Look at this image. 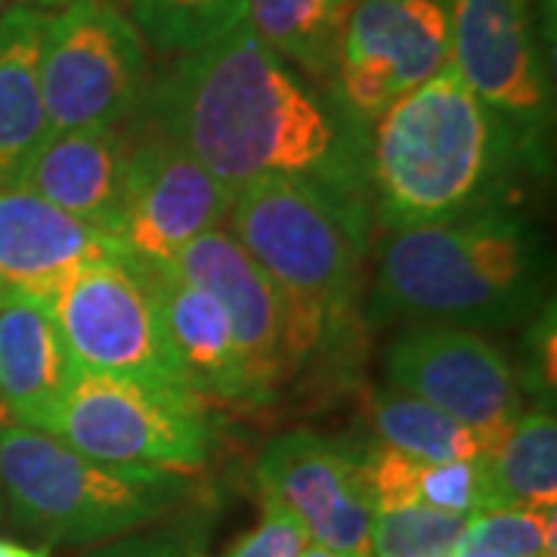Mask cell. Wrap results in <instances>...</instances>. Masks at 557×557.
Instances as JSON below:
<instances>
[{"instance_id":"1","label":"cell","mask_w":557,"mask_h":557,"mask_svg":"<svg viewBox=\"0 0 557 557\" xmlns=\"http://www.w3.org/2000/svg\"><path fill=\"white\" fill-rule=\"evenodd\" d=\"M137 112L233 193L255 180H295L372 214L369 127L245 22L180 57Z\"/></svg>"},{"instance_id":"2","label":"cell","mask_w":557,"mask_h":557,"mask_svg":"<svg viewBox=\"0 0 557 557\" xmlns=\"http://www.w3.org/2000/svg\"><path fill=\"white\" fill-rule=\"evenodd\" d=\"M523 161L515 131L453 65L369 124V199L391 233L474 218L505 205Z\"/></svg>"},{"instance_id":"3","label":"cell","mask_w":557,"mask_h":557,"mask_svg":"<svg viewBox=\"0 0 557 557\" xmlns=\"http://www.w3.org/2000/svg\"><path fill=\"white\" fill-rule=\"evenodd\" d=\"M548 245L533 220L498 205L474 218L391 233L366 319L375 325L515 329L545 307Z\"/></svg>"},{"instance_id":"4","label":"cell","mask_w":557,"mask_h":557,"mask_svg":"<svg viewBox=\"0 0 557 557\" xmlns=\"http://www.w3.org/2000/svg\"><path fill=\"white\" fill-rule=\"evenodd\" d=\"M226 220L282 298L288 379L350 357L372 214L307 183L255 180L233 193Z\"/></svg>"},{"instance_id":"5","label":"cell","mask_w":557,"mask_h":557,"mask_svg":"<svg viewBox=\"0 0 557 557\" xmlns=\"http://www.w3.org/2000/svg\"><path fill=\"white\" fill-rule=\"evenodd\" d=\"M0 483L10 520L44 542H112L161 518L186 490L180 474L115 468L53 434L0 428Z\"/></svg>"},{"instance_id":"6","label":"cell","mask_w":557,"mask_h":557,"mask_svg":"<svg viewBox=\"0 0 557 557\" xmlns=\"http://www.w3.org/2000/svg\"><path fill=\"white\" fill-rule=\"evenodd\" d=\"M149 90L146 40L119 0H69L50 13L40 97L50 134L119 127Z\"/></svg>"},{"instance_id":"7","label":"cell","mask_w":557,"mask_h":557,"mask_svg":"<svg viewBox=\"0 0 557 557\" xmlns=\"http://www.w3.org/2000/svg\"><path fill=\"white\" fill-rule=\"evenodd\" d=\"M53 437L102 465L186 474L211 458L214 424L193 394L78 369Z\"/></svg>"},{"instance_id":"8","label":"cell","mask_w":557,"mask_h":557,"mask_svg":"<svg viewBox=\"0 0 557 557\" xmlns=\"http://www.w3.org/2000/svg\"><path fill=\"white\" fill-rule=\"evenodd\" d=\"M449 65L515 131L523 161L542 174L555 94L536 0H449Z\"/></svg>"},{"instance_id":"9","label":"cell","mask_w":557,"mask_h":557,"mask_svg":"<svg viewBox=\"0 0 557 557\" xmlns=\"http://www.w3.org/2000/svg\"><path fill=\"white\" fill-rule=\"evenodd\" d=\"M47 307L81 369L193 394L152 295L127 251L81 270Z\"/></svg>"},{"instance_id":"10","label":"cell","mask_w":557,"mask_h":557,"mask_svg":"<svg viewBox=\"0 0 557 557\" xmlns=\"http://www.w3.org/2000/svg\"><path fill=\"white\" fill-rule=\"evenodd\" d=\"M449 0H350L338 40L335 94L366 127L449 65Z\"/></svg>"},{"instance_id":"11","label":"cell","mask_w":557,"mask_h":557,"mask_svg":"<svg viewBox=\"0 0 557 557\" xmlns=\"http://www.w3.org/2000/svg\"><path fill=\"white\" fill-rule=\"evenodd\" d=\"M387 384L437 406L474 431L486 449L511 431L527 409L518 366L496 344L471 329L456 325H412L384 357Z\"/></svg>"},{"instance_id":"12","label":"cell","mask_w":557,"mask_h":557,"mask_svg":"<svg viewBox=\"0 0 557 557\" xmlns=\"http://www.w3.org/2000/svg\"><path fill=\"white\" fill-rule=\"evenodd\" d=\"M260 493L276 498L304 523L313 545L344 557H372V518L354 443L317 431H288L267 443L255 465Z\"/></svg>"},{"instance_id":"13","label":"cell","mask_w":557,"mask_h":557,"mask_svg":"<svg viewBox=\"0 0 557 557\" xmlns=\"http://www.w3.org/2000/svg\"><path fill=\"white\" fill-rule=\"evenodd\" d=\"M230 205L233 189L174 139L149 124L131 137L124 218L115 236L131 258L171 263L189 242L218 230Z\"/></svg>"},{"instance_id":"14","label":"cell","mask_w":557,"mask_h":557,"mask_svg":"<svg viewBox=\"0 0 557 557\" xmlns=\"http://www.w3.org/2000/svg\"><path fill=\"white\" fill-rule=\"evenodd\" d=\"M171 263L180 276L218 300L230 319L248 384V406L273 403L288 381L285 307L273 278L230 230L220 226L189 242Z\"/></svg>"},{"instance_id":"15","label":"cell","mask_w":557,"mask_h":557,"mask_svg":"<svg viewBox=\"0 0 557 557\" xmlns=\"http://www.w3.org/2000/svg\"><path fill=\"white\" fill-rule=\"evenodd\" d=\"M124 255L119 239L20 186H0V282L47 300L81 270Z\"/></svg>"},{"instance_id":"16","label":"cell","mask_w":557,"mask_h":557,"mask_svg":"<svg viewBox=\"0 0 557 557\" xmlns=\"http://www.w3.org/2000/svg\"><path fill=\"white\" fill-rule=\"evenodd\" d=\"M127 159L131 134L121 124L50 134L10 186L35 193L115 239L124 218Z\"/></svg>"},{"instance_id":"17","label":"cell","mask_w":557,"mask_h":557,"mask_svg":"<svg viewBox=\"0 0 557 557\" xmlns=\"http://www.w3.org/2000/svg\"><path fill=\"white\" fill-rule=\"evenodd\" d=\"M78 362L50 307L10 295L0 307V406L20 428L57 434L62 403L78 379Z\"/></svg>"},{"instance_id":"18","label":"cell","mask_w":557,"mask_h":557,"mask_svg":"<svg viewBox=\"0 0 557 557\" xmlns=\"http://www.w3.org/2000/svg\"><path fill=\"white\" fill-rule=\"evenodd\" d=\"M131 260L152 295L164 335L177 354L193 394L201 403L218 399V403L248 406V384L242 372L239 347L223 307L205 288L180 276L174 263Z\"/></svg>"},{"instance_id":"19","label":"cell","mask_w":557,"mask_h":557,"mask_svg":"<svg viewBox=\"0 0 557 557\" xmlns=\"http://www.w3.org/2000/svg\"><path fill=\"white\" fill-rule=\"evenodd\" d=\"M50 13L13 3L0 13V186H10L50 137L40 97V47Z\"/></svg>"},{"instance_id":"20","label":"cell","mask_w":557,"mask_h":557,"mask_svg":"<svg viewBox=\"0 0 557 557\" xmlns=\"http://www.w3.org/2000/svg\"><path fill=\"white\" fill-rule=\"evenodd\" d=\"M359 471L375 508L387 505H424L449 515L486 511V490L478 461H421L397 449L366 443L357 446Z\"/></svg>"},{"instance_id":"21","label":"cell","mask_w":557,"mask_h":557,"mask_svg":"<svg viewBox=\"0 0 557 557\" xmlns=\"http://www.w3.org/2000/svg\"><path fill=\"white\" fill-rule=\"evenodd\" d=\"M490 508H555L557 418L552 406L523 409L511 431L480 458Z\"/></svg>"},{"instance_id":"22","label":"cell","mask_w":557,"mask_h":557,"mask_svg":"<svg viewBox=\"0 0 557 557\" xmlns=\"http://www.w3.org/2000/svg\"><path fill=\"white\" fill-rule=\"evenodd\" d=\"M347 3L350 0H248L245 25L304 78L335 90Z\"/></svg>"},{"instance_id":"23","label":"cell","mask_w":557,"mask_h":557,"mask_svg":"<svg viewBox=\"0 0 557 557\" xmlns=\"http://www.w3.org/2000/svg\"><path fill=\"white\" fill-rule=\"evenodd\" d=\"M362 424L372 431L375 446L397 449L421 461H478L486 456V443L458 424L456 418L440 412L424 399L387 391H369L362 397Z\"/></svg>"},{"instance_id":"24","label":"cell","mask_w":557,"mask_h":557,"mask_svg":"<svg viewBox=\"0 0 557 557\" xmlns=\"http://www.w3.org/2000/svg\"><path fill=\"white\" fill-rule=\"evenodd\" d=\"M248 0H124L127 16L161 53H196L245 22Z\"/></svg>"},{"instance_id":"25","label":"cell","mask_w":557,"mask_h":557,"mask_svg":"<svg viewBox=\"0 0 557 557\" xmlns=\"http://www.w3.org/2000/svg\"><path fill=\"white\" fill-rule=\"evenodd\" d=\"M468 520L424 505L375 508L372 557H449L465 542Z\"/></svg>"},{"instance_id":"26","label":"cell","mask_w":557,"mask_h":557,"mask_svg":"<svg viewBox=\"0 0 557 557\" xmlns=\"http://www.w3.org/2000/svg\"><path fill=\"white\" fill-rule=\"evenodd\" d=\"M465 542L505 557H557L555 508H490L468 520Z\"/></svg>"},{"instance_id":"27","label":"cell","mask_w":557,"mask_h":557,"mask_svg":"<svg viewBox=\"0 0 557 557\" xmlns=\"http://www.w3.org/2000/svg\"><path fill=\"white\" fill-rule=\"evenodd\" d=\"M310 536L285 505L263 496V511L255 530L239 536L220 557H300Z\"/></svg>"},{"instance_id":"28","label":"cell","mask_w":557,"mask_h":557,"mask_svg":"<svg viewBox=\"0 0 557 557\" xmlns=\"http://www.w3.org/2000/svg\"><path fill=\"white\" fill-rule=\"evenodd\" d=\"M523 394H533L536 403H555V304L548 300L527 329V359L520 362Z\"/></svg>"},{"instance_id":"29","label":"cell","mask_w":557,"mask_h":557,"mask_svg":"<svg viewBox=\"0 0 557 557\" xmlns=\"http://www.w3.org/2000/svg\"><path fill=\"white\" fill-rule=\"evenodd\" d=\"M81 557H196L186 542H180L171 533H152V536H143V533H131V536L112 539L100 548L87 552Z\"/></svg>"},{"instance_id":"30","label":"cell","mask_w":557,"mask_h":557,"mask_svg":"<svg viewBox=\"0 0 557 557\" xmlns=\"http://www.w3.org/2000/svg\"><path fill=\"white\" fill-rule=\"evenodd\" d=\"M0 557H50V545H22L13 539H0Z\"/></svg>"},{"instance_id":"31","label":"cell","mask_w":557,"mask_h":557,"mask_svg":"<svg viewBox=\"0 0 557 557\" xmlns=\"http://www.w3.org/2000/svg\"><path fill=\"white\" fill-rule=\"evenodd\" d=\"M449 557H505L493 552V548H486V545H474V542H461L456 552Z\"/></svg>"},{"instance_id":"32","label":"cell","mask_w":557,"mask_h":557,"mask_svg":"<svg viewBox=\"0 0 557 557\" xmlns=\"http://www.w3.org/2000/svg\"><path fill=\"white\" fill-rule=\"evenodd\" d=\"M536 10L542 25H545V16H548V25L555 22V0H536Z\"/></svg>"},{"instance_id":"33","label":"cell","mask_w":557,"mask_h":557,"mask_svg":"<svg viewBox=\"0 0 557 557\" xmlns=\"http://www.w3.org/2000/svg\"><path fill=\"white\" fill-rule=\"evenodd\" d=\"M20 3H28V7H38V10H47V13H50V10H62L69 0H20Z\"/></svg>"},{"instance_id":"34","label":"cell","mask_w":557,"mask_h":557,"mask_svg":"<svg viewBox=\"0 0 557 557\" xmlns=\"http://www.w3.org/2000/svg\"><path fill=\"white\" fill-rule=\"evenodd\" d=\"M300 557H344V555H338V552H332V548H322V545H313V542H310V545L304 548V555Z\"/></svg>"},{"instance_id":"35","label":"cell","mask_w":557,"mask_h":557,"mask_svg":"<svg viewBox=\"0 0 557 557\" xmlns=\"http://www.w3.org/2000/svg\"><path fill=\"white\" fill-rule=\"evenodd\" d=\"M7 298H10V288H7V285H3V282H0V307H3V304H7Z\"/></svg>"},{"instance_id":"36","label":"cell","mask_w":557,"mask_h":557,"mask_svg":"<svg viewBox=\"0 0 557 557\" xmlns=\"http://www.w3.org/2000/svg\"><path fill=\"white\" fill-rule=\"evenodd\" d=\"M7 515V502H3V483H0V520Z\"/></svg>"},{"instance_id":"37","label":"cell","mask_w":557,"mask_h":557,"mask_svg":"<svg viewBox=\"0 0 557 557\" xmlns=\"http://www.w3.org/2000/svg\"><path fill=\"white\" fill-rule=\"evenodd\" d=\"M13 3H20V0H0V13H3L7 7H13Z\"/></svg>"}]
</instances>
